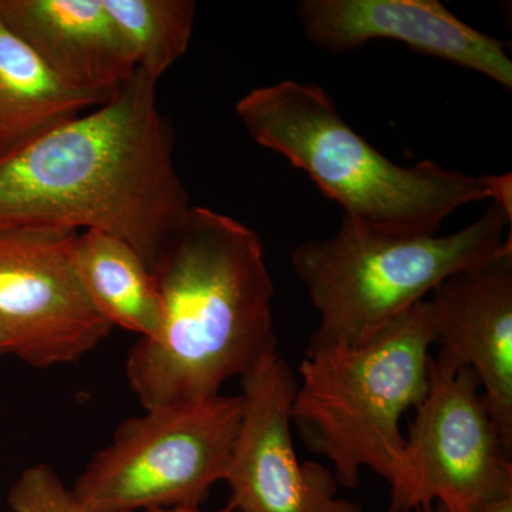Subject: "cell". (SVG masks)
<instances>
[{
	"mask_svg": "<svg viewBox=\"0 0 512 512\" xmlns=\"http://www.w3.org/2000/svg\"><path fill=\"white\" fill-rule=\"evenodd\" d=\"M157 86L137 69L106 103L0 161V228L104 232L153 271L192 207Z\"/></svg>",
	"mask_w": 512,
	"mask_h": 512,
	"instance_id": "1",
	"label": "cell"
},
{
	"mask_svg": "<svg viewBox=\"0 0 512 512\" xmlns=\"http://www.w3.org/2000/svg\"><path fill=\"white\" fill-rule=\"evenodd\" d=\"M164 302L154 340L138 339L126 375L144 410L221 394L278 352L275 286L254 229L191 207L153 266Z\"/></svg>",
	"mask_w": 512,
	"mask_h": 512,
	"instance_id": "2",
	"label": "cell"
},
{
	"mask_svg": "<svg viewBox=\"0 0 512 512\" xmlns=\"http://www.w3.org/2000/svg\"><path fill=\"white\" fill-rule=\"evenodd\" d=\"M235 110L256 144L303 171L360 227L434 235L458 208L494 201L497 192L498 175L464 174L430 160L393 163L349 126L318 84L256 87Z\"/></svg>",
	"mask_w": 512,
	"mask_h": 512,
	"instance_id": "3",
	"label": "cell"
},
{
	"mask_svg": "<svg viewBox=\"0 0 512 512\" xmlns=\"http://www.w3.org/2000/svg\"><path fill=\"white\" fill-rule=\"evenodd\" d=\"M434 345L427 299L359 346L305 350L291 420L312 453L332 464L339 487L356 488L372 470L399 490L406 476L400 420L429 387Z\"/></svg>",
	"mask_w": 512,
	"mask_h": 512,
	"instance_id": "4",
	"label": "cell"
},
{
	"mask_svg": "<svg viewBox=\"0 0 512 512\" xmlns=\"http://www.w3.org/2000/svg\"><path fill=\"white\" fill-rule=\"evenodd\" d=\"M512 214L493 202L450 235H399L343 218L335 235L292 252L295 274L319 313L308 348L359 346L426 299L448 276L511 247Z\"/></svg>",
	"mask_w": 512,
	"mask_h": 512,
	"instance_id": "5",
	"label": "cell"
},
{
	"mask_svg": "<svg viewBox=\"0 0 512 512\" xmlns=\"http://www.w3.org/2000/svg\"><path fill=\"white\" fill-rule=\"evenodd\" d=\"M241 396L144 410L121 421L72 491L94 512L201 507L224 481L241 420Z\"/></svg>",
	"mask_w": 512,
	"mask_h": 512,
	"instance_id": "6",
	"label": "cell"
},
{
	"mask_svg": "<svg viewBox=\"0 0 512 512\" xmlns=\"http://www.w3.org/2000/svg\"><path fill=\"white\" fill-rule=\"evenodd\" d=\"M473 370L430 356L429 387L406 439V476L389 512L440 504L471 512L512 494V464Z\"/></svg>",
	"mask_w": 512,
	"mask_h": 512,
	"instance_id": "7",
	"label": "cell"
},
{
	"mask_svg": "<svg viewBox=\"0 0 512 512\" xmlns=\"http://www.w3.org/2000/svg\"><path fill=\"white\" fill-rule=\"evenodd\" d=\"M79 232L0 228V356L36 367L73 365L113 330L73 265Z\"/></svg>",
	"mask_w": 512,
	"mask_h": 512,
	"instance_id": "8",
	"label": "cell"
},
{
	"mask_svg": "<svg viewBox=\"0 0 512 512\" xmlns=\"http://www.w3.org/2000/svg\"><path fill=\"white\" fill-rule=\"evenodd\" d=\"M296 377L278 352L241 377V420L224 481L235 512H362L338 497L330 468L302 463L293 446Z\"/></svg>",
	"mask_w": 512,
	"mask_h": 512,
	"instance_id": "9",
	"label": "cell"
},
{
	"mask_svg": "<svg viewBox=\"0 0 512 512\" xmlns=\"http://www.w3.org/2000/svg\"><path fill=\"white\" fill-rule=\"evenodd\" d=\"M298 16L306 37L328 52L393 40L421 55L484 74L511 90L507 45L471 28L437 0H302Z\"/></svg>",
	"mask_w": 512,
	"mask_h": 512,
	"instance_id": "10",
	"label": "cell"
},
{
	"mask_svg": "<svg viewBox=\"0 0 512 512\" xmlns=\"http://www.w3.org/2000/svg\"><path fill=\"white\" fill-rule=\"evenodd\" d=\"M439 359L468 367L512 451V245L448 276L427 299Z\"/></svg>",
	"mask_w": 512,
	"mask_h": 512,
	"instance_id": "11",
	"label": "cell"
},
{
	"mask_svg": "<svg viewBox=\"0 0 512 512\" xmlns=\"http://www.w3.org/2000/svg\"><path fill=\"white\" fill-rule=\"evenodd\" d=\"M0 20L60 82L100 104L137 70L103 0H0Z\"/></svg>",
	"mask_w": 512,
	"mask_h": 512,
	"instance_id": "12",
	"label": "cell"
},
{
	"mask_svg": "<svg viewBox=\"0 0 512 512\" xmlns=\"http://www.w3.org/2000/svg\"><path fill=\"white\" fill-rule=\"evenodd\" d=\"M73 265L87 298L111 326L154 340L164 325L156 275L123 239L100 231L79 232Z\"/></svg>",
	"mask_w": 512,
	"mask_h": 512,
	"instance_id": "13",
	"label": "cell"
},
{
	"mask_svg": "<svg viewBox=\"0 0 512 512\" xmlns=\"http://www.w3.org/2000/svg\"><path fill=\"white\" fill-rule=\"evenodd\" d=\"M97 106L60 82L0 20V161Z\"/></svg>",
	"mask_w": 512,
	"mask_h": 512,
	"instance_id": "14",
	"label": "cell"
},
{
	"mask_svg": "<svg viewBox=\"0 0 512 512\" xmlns=\"http://www.w3.org/2000/svg\"><path fill=\"white\" fill-rule=\"evenodd\" d=\"M140 72L154 82L187 53L194 33V0H103Z\"/></svg>",
	"mask_w": 512,
	"mask_h": 512,
	"instance_id": "15",
	"label": "cell"
},
{
	"mask_svg": "<svg viewBox=\"0 0 512 512\" xmlns=\"http://www.w3.org/2000/svg\"><path fill=\"white\" fill-rule=\"evenodd\" d=\"M8 504L13 512H94L45 463L22 471L10 487Z\"/></svg>",
	"mask_w": 512,
	"mask_h": 512,
	"instance_id": "16",
	"label": "cell"
},
{
	"mask_svg": "<svg viewBox=\"0 0 512 512\" xmlns=\"http://www.w3.org/2000/svg\"><path fill=\"white\" fill-rule=\"evenodd\" d=\"M471 512H512V494L498 495L483 501Z\"/></svg>",
	"mask_w": 512,
	"mask_h": 512,
	"instance_id": "17",
	"label": "cell"
},
{
	"mask_svg": "<svg viewBox=\"0 0 512 512\" xmlns=\"http://www.w3.org/2000/svg\"><path fill=\"white\" fill-rule=\"evenodd\" d=\"M143 512H208L202 511L200 507H173V508H156V510H148ZM214 512H235L229 505L224 510Z\"/></svg>",
	"mask_w": 512,
	"mask_h": 512,
	"instance_id": "18",
	"label": "cell"
},
{
	"mask_svg": "<svg viewBox=\"0 0 512 512\" xmlns=\"http://www.w3.org/2000/svg\"><path fill=\"white\" fill-rule=\"evenodd\" d=\"M412 512H450V511H448L446 507H443V505L431 504V505H426V507L416 508V510H413Z\"/></svg>",
	"mask_w": 512,
	"mask_h": 512,
	"instance_id": "19",
	"label": "cell"
}]
</instances>
